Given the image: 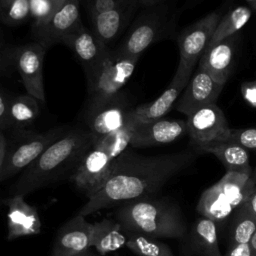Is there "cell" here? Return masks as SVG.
Segmentation results:
<instances>
[{"label":"cell","mask_w":256,"mask_h":256,"mask_svg":"<svg viewBox=\"0 0 256 256\" xmlns=\"http://www.w3.org/2000/svg\"><path fill=\"white\" fill-rule=\"evenodd\" d=\"M224 85L198 67L196 73L190 78L176 101L174 108L180 113L189 116L202 107L216 104Z\"/></svg>","instance_id":"cell-14"},{"label":"cell","mask_w":256,"mask_h":256,"mask_svg":"<svg viewBox=\"0 0 256 256\" xmlns=\"http://www.w3.org/2000/svg\"><path fill=\"white\" fill-rule=\"evenodd\" d=\"M221 140H230L240 144L248 151H256V127L238 129L229 128L228 132Z\"/></svg>","instance_id":"cell-31"},{"label":"cell","mask_w":256,"mask_h":256,"mask_svg":"<svg viewBox=\"0 0 256 256\" xmlns=\"http://www.w3.org/2000/svg\"><path fill=\"white\" fill-rule=\"evenodd\" d=\"M126 244V235L122 225L117 220L104 218L93 223L91 248L93 247L99 255L119 250Z\"/></svg>","instance_id":"cell-23"},{"label":"cell","mask_w":256,"mask_h":256,"mask_svg":"<svg viewBox=\"0 0 256 256\" xmlns=\"http://www.w3.org/2000/svg\"><path fill=\"white\" fill-rule=\"evenodd\" d=\"M224 256H250V247L248 243H240L228 246Z\"/></svg>","instance_id":"cell-35"},{"label":"cell","mask_w":256,"mask_h":256,"mask_svg":"<svg viewBox=\"0 0 256 256\" xmlns=\"http://www.w3.org/2000/svg\"><path fill=\"white\" fill-rule=\"evenodd\" d=\"M220 19L218 13L212 12L187 26L178 34L179 63L173 78L190 80L192 72L207 49Z\"/></svg>","instance_id":"cell-7"},{"label":"cell","mask_w":256,"mask_h":256,"mask_svg":"<svg viewBox=\"0 0 256 256\" xmlns=\"http://www.w3.org/2000/svg\"><path fill=\"white\" fill-rule=\"evenodd\" d=\"M251 179H252V181H253V183H254V185H255V187H256V166H255V168L252 170Z\"/></svg>","instance_id":"cell-40"},{"label":"cell","mask_w":256,"mask_h":256,"mask_svg":"<svg viewBox=\"0 0 256 256\" xmlns=\"http://www.w3.org/2000/svg\"><path fill=\"white\" fill-rule=\"evenodd\" d=\"M14 46L10 45L0 29V76L9 77L15 72L13 61Z\"/></svg>","instance_id":"cell-32"},{"label":"cell","mask_w":256,"mask_h":256,"mask_svg":"<svg viewBox=\"0 0 256 256\" xmlns=\"http://www.w3.org/2000/svg\"><path fill=\"white\" fill-rule=\"evenodd\" d=\"M186 125L187 134L196 151L221 140L230 128L224 112L217 104L207 105L187 116Z\"/></svg>","instance_id":"cell-12"},{"label":"cell","mask_w":256,"mask_h":256,"mask_svg":"<svg viewBox=\"0 0 256 256\" xmlns=\"http://www.w3.org/2000/svg\"><path fill=\"white\" fill-rule=\"evenodd\" d=\"M235 52L234 36L208 47L198 61V67L216 81L225 84L231 71Z\"/></svg>","instance_id":"cell-20"},{"label":"cell","mask_w":256,"mask_h":256,"mask_svg":"<svg viewBox=\"0 0 256 256\" xmlns=\"http://www.w3.org/2000/svg\"><path fill=\"white\" fill-rule=\"evenodd\" d=\"M243 205L256 218V190L248 197Z\"/></svg>","instance_id":"cell-37"},{"label":"cell","mask_w":256,"mask_h":256,"mask_svg":"<svg viewBox=\"0 0 256 256\" xmlns=\"http://www.w3.org/2000/svg\"><path fill=\"white\" fill-rule=\"evenodd\" d=\"M7 206V239L15 240L24 236L39 234L41 221L37 209L24 200L23 195H11L5 199Z\"/></svg>","instance_id":"cell-18"},{"label":"cell","mask_w":256,"mask_h":256,"mask_svg":"<svg viewBox=\"0 0 256 256\" xmlns=\"http://www.w3.org/2000/svg\"><path fill=\"white\" fill-rule=\"evenodd\" d=\"M46 49L36 41L14 46L13 61L15 71L20 75L27 94L45 104L44 58Z\"/></svg>","instance_id":"cell-9"},{"label":"cell","mask_w":256,"mask_h":256,"mask_svg":"<svg viewBox=\"0 0 256 256\" xmlns=\"http://www.w3.org/2000/svg\"><path fill=\"white\" fill-rule=\"evenodd\" d=\"M115 160L107 150L92 143L71 175V180L89 198L105 183Z\"/></svg>","instance_id":"cell-11"},{"label":"cell","mask_w":256,"mask_h":256,"mask_svg":"<svg viewBox=\"0 0 256 256\" xmlns=\"http://www.w3.org/2000/svg\"><path fill=\"white\" fill-rule=\"evenodd\" d=\"M31 28L44 23L66 0H30Z\"/></svg>","instance_id":"cell-30"},{"label":"cell","mask_w":256,"mask_h":256,"mask_svg":"<svg viewBox=\"0 0 256 256\" xmlns=\"http://www.w3.org/2000/svg\"><path fill=\"white\" fill-rule=\"evenodd\" d=\"M64 131V128H53L46 132H35L27 129L13 130V138L7 139V150L0 172V181L23 172Z\"/></svg>","instance_id":"cell-6"},{"label":"cell","mask_w":256,"mask_h":256,"mask_svg":"<svg viewBox=\"0 0 256 256\" xmlns=\"http://www.w3.org/2000/svg\"><path fill=\"white\" fill-rule=\"evenodd\" d=\"M144 8L135 16L118 45L112 48L115 53L128 57H140L152 44L173 34L176 20L167 6L160 3Z\"/></svg>","instance_id":"cell-4"},{"label":"cell","mask_w":256,"mask_h":256,"mask_svg":"<svg viewBox=\"0 0 256 256\" xmlns=\"http://www.w3.org/2000/svg\"><path fill=\"white\" fill-rule=\"evenodd\" d=\"M188 245L190 252L197 256H223L218 244L217 223L201 215L191 226Z\"/></svg>","instance_id":"cell-22"},{"label":"cell","mask_w":256,"mask_h":256,"mask_svg":"<svg viewBox=\"0 0 256 256\" xmlns=\"http://www.w3.org/2000/svg\"><path fill=\"white\" fill-rule=\"evenodd\" d=\"M198 152L214 155L226 168V171L251 175L249 151L240 144L230 140H220L205 145Z\"/></svg>","instance_id":"cell-21"},{"label":"cell","mask_w":256,"mask_h":256,"mask_svg":"<svg viewBox=\"0 0 256 256\" xmlns=\"http://www.w3.org/2000/svg\"><path fill=\"white\" fill-rule=\"evenodd\" d=\"M246 1H247L248 3H251V2H252V1H254V0H246Z\"/></svg>","instance_id":"cell-43"},{"label":"cell","mask_w":256,"mask_h":256,"mask_svg":"<svg viewBox=\"0 0 256 256\" xmlns=\"http://www.w3.org/2000/svg\"><path fill=\"white\" fill-rule=\"evenodd\" d=\"M187 134L184 120L159 119L137 124L133 130L131 148H142L171 143Z\"/></svg>","instance_id":"cell-17"},{"label":"cell","mask_w":256,"mask_h":256,"mask_svg":"<svg viewBox=\"0 0 256 256\" xmlns=\"http://www.w3.org/2000/svg\"><path fill=\"white\" fill-rule=\"evenodd\" d=\"M83 256H102V255H99L98 253H94V252H91L90 250L88 252H86Z\"/></svg>","instance_id":"cell-41"},{"label":"cell","mask_w":256,"mask_h":256,"mask_svg":"<svg viewBox=\"0 0 256 256\" xmlns=\"http://www.w3.org/2000/svg\"><path fill=\"white\" fill-rule=\"evenodd\" d=\"M251 6H252V8L254 9V10H256V0H254V1H252L251 3H249Z\"/></svg>","instance_id":"cell-42"},{"label":"cell","mask_w":256,"mask_h":256,"mask_svg":"<svg viewBox=\"0 0 256 256\" xmlns=\"http://www.w3.org/2000/svg\"><path fill=\"white\" fill-rule=\"evenodd\" d=\"M124 229V228H123ZM125 231V246L138 256H174L170 247L158 240V238L147 235Z\"/></svg>","instance_id":"cell-27"},{"label":"cell","mask_w":256,"mask_h":256,"mask_svg":"<svg viewBox=\"0 0 256 256\" xmlns=\"http://www.w3.org/2000/svg\"><path fill=\"white\" fill-rule=\"evenodd\" d=\"M92 143V136L84 127L65 130L21 172L12 186L11 195L25 196L59 180L68 172L72 175Z\"/></svg>","instance_id":"cell-2"},{"label":"cell","mask_w":256,"mask_h":256,"mask_svg":"<svg viewBox=\"0 0 256 256\" xmlns=\"http://www.w3.org/2000/svg\"><path fill=\"white\" fill-rule=\"evenodd\" d=\"M7 150V137L5 131H0V172L2 170Z\"/></svg>","instance_id":"cell-36"},{"label":"cell","mask_w":256,"mask_h":256,"mask_svg":"<svg viewBox=\"0 0 256 256\" xmlns=\"http://www.w3.org/2000/svg\"><path fill=\"white\" fill-rule=\"evenodd\" d=\"M229 231V246L249 243L256 232V218L242 204L234 212Z\"/></svg>","instance_id":"cell-28"},{"label":"cell","mask_w":256,"mask_h":256,"mask_svg":"<svg viewBox=\"0 0 256 256\" xmlns=\"http://www.w3.org/2000/svg\"><path fill=\"white\" fill-rule=\"evenodd\" d=\"M133 108L131 100L122 90L108 101L92 109L83 110L84 128L95 141L125 127Z\"/></svg>","instance_id":"cell-8"},{"label":"cell","mask_w":256,"mask_h":256,"mask_svg":"<svg viewBox=\"0 0 256 256\" xmlns=\"http://www.w3.org/2000/svg\"><path fill=\"white\" fill-rule=\"evenodd\" d=\"M62 44L68 47L81 65L86 81H89L110 51V47L99 41L84 24L69 34Z\"/></svg>","instance_id":"cell-15"},{"label":"cell","mask_w":256,"mask_h":256,"mask_svg":"<svg viewBox=\"0 0 256 256\" xmlns=\"http://www.w3.org/2000/svg\"><path fill=\"white\" fill-rule=\"evenodd\" d=\"M235 210L217 182L201 194L197 204L198 213L216 223L226 220Z\"/></svg>","instance_id":"cell-24"},{"label":"cell","mask_w":256,"mask_h":256,"mask_svg":"<svg viewBox=\"0 0 256 256\" xmlns=\"http://www.w3.org/2000/svg\"><path fill=\"white\" fill-rule=\"evenodd\" d=\"M88 17L114 9L131 0H84Z\"/></svg>","instance_id":"cell-33"},{"label":"cell","mask_w":256,"mask_h":256,"mask_svg":"<svg viewBox=\"0 0 256 256\" xmlns=\"http://www.w3.org/2000/svg\"><path fill=\"white\" fill-rule=\"evenodd\" d=\"M141 7L139 0H131L114 9L89 17V30L104 45H112L129 28Z\"/></svg>","instance_id":"cell-13"},{"label":"cell","mask_w":256,"mask_h":256,"mask_svg":"<svg viewBox=\"0 0 256 256\" xmlns=\"http://www.w3.org/2000/svg\"><path fill=\"white\" fill-rule=\"evenodd\" d=\"M248 244L250 247V256H256V232L254 233Z\"/></svg>","instance_id":"cell-39"},{"label":"cell","mask_w":256,"mask_h":256,"mask_svg":"<svg viewBox=\"0 0 256 256\" xmlns=\"http://www.w3.org/2000/svg\"><path fill=\"white\" fill-rule=\"evenodd\" d=\"M251 13V9L247 6H238L228 12L219 20L208 47L234 36L250 20Z\"/></svg>","instance_id":"cell-26"},{"label":"cell","mask_w":256,"mask_h":256,"mask_svg":"<svg viewBox=\"0 0 256 256\" xmlns=\"http://www.w3.org/2000/svg\"><path fill=\"white\" fill-rule=\"evenodd\" d=\"M10 98L7 92L0 87V131H6L8 126V106Z\"/></svg>","instance_id":"cell-34"},{"label":"cell","mask_w":256,"mask_h":256,"mask_svg":"<svg viewBox=\"0 0 256 256\" xmlns=\"http://www.w3.org/2000/svg\"><path fill=\"white\" fill-rule=\"evenodd\" d=\"M31 21L30 0H0V22L16 27Z\"/></svg>","instance_id":"cell-29"},{"label":"cell","mask_w":256,"mask_h":256,"mask_svg":"<svg viewBox=\"0 0 256 256\" xmlns=\"http://www.w3.org/2000/svg\"><path fill=\"white\" fill-rule=\"evenodd\" d=\"M39 100L29 94L10 98L8 106L9 129H27L39 117Z\"/></svg>","instance_id":"cell-25"},{"label":"cell","mask_w":256,"mask_h":256,"mask_svg":"<svg viewBox=\"0 0 256 256\" xmlns=\"http://www.w3.org/2000/svg\"><path fill=\"white\" fill-rule=\"evenodd\" d=\"M93 223L77 214L57 232L51 256H83L91 248Z\"/></svg>","instance_id":"cell-16"},{"label":"cell","mask_w":256,"mask_h":256,"mask_svg":"<svg viewBox=\"0 0 256 256\" xmlns=\"http://www.w3.org/2000/svg\"><path fill=\"white\" fill-rule=\"evenodd\" d=\"M139 57L122 56L111 48L93 77L87 82L84 110L92 109L121 92L132 76Z\"/></svg>","instance_id":"cell-5"},{"label":"cell","mask_w":256,"mask_h":256,"mask_svg":"<svg viewBox=\"0 0 256 256\" xmlns=\"http://www.w3.org/2000/svg\"><path fill=\"white\" fill-rule=\"evenodd\" d=\"M197 155L194 149L144 156L128 148L116 158L105 183L78 214L85 217L115 205L153 197L171 178L191 166Z\"/></svg>","instance_id":"cell-1"},{"label":"cell","mask_w":256,"mask_h":256,"mask_svg":"<svg viewBox=\"0 0 256 256\" xmlns=\"http://www.w3.org/2000/svg\"><path fill=\"white\" fill-rule=\"evenodd\" d=\"M189 81L172 78L168 87L155 100L134 107L129 119L135 124L147 123L162 119L175 105Z\"/></svg>","instance_id":"cell-19"},{"label":"cell","mask_w":256,"mask_h":256,"mask_svg":"<svg viewBox=\"0 0 256 256\" xmlns=\"http://www.w3.org/2000/svg\"><path fill=\"white\" fill-rule=\"evenodd\" d=\"M83 25L80 16V0H66L44 23L31 28L33 41L46 50L62 41Z\"/></svg>","instance_id":"cell-10"},{"label":"cell","mask_w":256,"mask_h":256,"mask_svg":"<svg viewBox=\"0 0 256 256\" xmlns=\"http://www.w3.org/2000/svg\"><path fill=\"white\" fill-rule=\"evenodd\" d=\"M164 0H139L141 7H150L162 3Z\"/></svg>","instance_id":"cell-38"},{"label":"cell","mask_w":256,"mask_h":256,"mask_svg":"<svg viewBox=\"0 0 256 256\" xmlns=\"http://www.w3.org/2000/svg\"><path fill=\"white\" fill-rule=\"evenodd\" d=\"M115 219L124 230L154 238L181 239L188 232L180 206L168 199L141 198L119 205Z\"/></svg>","instance_id":"cell-3"}]
</instances>
